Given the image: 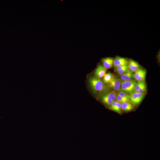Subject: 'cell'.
Instances as JSON below:
<instances>
[{
	"mask_svg": "<svg viewBox=\"0 0 160 160\" xmlns=\"http://www.w3.org/2000/svg\"><path fill=\"white\" fill-rule=\"evenodd\" d=\"M109 108L118 113L121 114V103L116 100L113 101L109 106Z\"/></svg>",
	"mask_w": 160,
	"mask_h": 160,
	"instance_id": "30bf717a",
	"label": "cell"
},
{
	"mask_svg": "<svg viewBox=\"0 0 160 160\" xmlns=\"http://www.w3.org/2000/svg\"><path fill=\"white\" fill-rule=\"evenodd\" d=\"M88 81L90 87L95 94H99L109 89L107 84L103 80L96 76L90 77Z\"/></svg>",
	"mask_w": 160,
	"mask_h": 160,
	"instance_id": "6da1fadb",
	"label": "cell"
},
{
	"mask_svg": "<svg viewBox=\"0 0 160 160\" xmlns=\"http://www.w3.org/2000/svg\"><path fill=\"white\" fill-rule=\"evenodd\" d=\"M98 95L102 102L108 106L116 100V92L109 89L99 94Z\"/></svg>",
	"mask_w": 160,
	"mask_h": 160,
	"instance_id": "7a4b0ae2",
	"label": "cell"
},
{
	"mask_svg": "<svg viewBox=\"0 0 160 160\" xmlns=\"http://www.w3.org/2000/svg\"><path fill=\"white\" fill-rule=\"evenodd\" d=\"M145 94L134 92L130 94L129 101L133 105H138L144 98Z\"/></svg>",
	"mask_w": 160,
	"mask_h": 160,
	"instance_id": "5b68a950",
	"label": "cell"
},
{
	"mask_svg": "<svg viewBox=\"0 0 160 160\" xmlns=\"http://www.w3.org/2000/svg\"><path fill=\"white\" fill-rule=\"evenodd\" d=\"M106 71L107 69L103 65H99L95 70V76L100 79H102L106 74Z\"/></svg>",
	"mask_w": 160,
	"mask_h": 160,
	"instance_id": "ba28073f",
	"label": "cell"
},
{
	"mask_svg": "<svg viewBox=\"0 0 160 160\" xmlns=\"http://www.w3.org/2000/svg\"><path fill=\"white\" fill-rule=\"evenodd\" d=\"M137 82L133 79L129 81H123L121 80V87L119 92H123L129 94L135 92L134 87Z\"/></svg>",
	"mask_w": 160,
	"mask_h": 160,
	"instance_id": "3957f363",
	"label": "cell"
},
{
	"mask_svg": "<svg viewBox=\"0 0 160 160\" xmlns=\"http://www.w3.org/2000/svg\"><path fill=\"white\" fill-rule=\"evenodd\" d=\"M116 92L121 97L129 99L130 94L121 92Z\"/></svg>",
	"mask_w": 160,
	"mask_h": 160,
	"instance_id": "ac0fdd59",
	"label": "cell"
},
{
	"mask_svg": "<svg viewBox=\"0 0 160 160\" xmlns=\"http://www.w3.org/2000/svg\"><path fill=\"white\" fill-rule=\"evenodd\" d=\"M134 73L133 72L128 70L124 74L121 75L120 77V79L123 81H129L131 80L134 78Z\"/></svg>",
	"mask_w": 160,
	"mask_h": 160,
	"instance_id": "4fadbf2b",
	"label": "cell"
},
{
	"mask_svg": "<svg viewBox=\"0 0 160 160\" xmlns=\"http://www.w3.org/2000/svg\"><path fill=\"white\" fill-rule=\"evenodd\" d=\"M146 73L145 70L140 68L135 72L133 78L137 82L145 81Z\"/></svg>",
	"mask_w": 160,
	"mask_h": 160,
	"instance_id": "8992f818",
	"label": "cell"
},
{
	"mask_svg": "<svg viewBox=\"0 0 160 160\" xmlns=\"http://www.w3.org/2000/svg\"><path fill=\"white\" fill-rule=\"evenodd\" d=\"M127 67L128 70L132 72H135L140 68L139 64L137 62L132 60H130L128 62Z\"/></svg>",
	"mask_w": 160,
	"mask_h": 160,
	"instance_id": "8fae6325",
	"label": "cell"
},
{
	"mask_svg": "<svg viewBox=\"0 0 160 160\" xmlns=\"http://www.w3.org/2000/svg\"><path fill=\"white\" fill-rule=\"evenodd\" d=\"M115 76L112 73L108 72L106 73L103 77V81L106 84H107L110 82Z\"/></svg>",
	"mask_w": 160,
	"mask_h": 160,
	"instance_id": "9a60e30c",
	"label": "cell"
},
{
	"mask_svg": "<svg viewBox=\"0 0 160 160\" xmlns=\"http://www.w3.org/2000/svg\"><path fill=\"white\" fill-rule=\"evenodd\" d=\"M135 92L145 94L146 92L147 87L145 81L137 82L134 87Z\"/></svg>",
	"mask_w": 160,
	"mask_h": 160,
	"instance_id": "52a82bcc",
	"label": "cell"
},
{
	"mask_svg": "<svg viewBox=\"0 0 160 160\" xmlns=\"http://www.w3.org/2000/svg\"><path fill=\"white\" fill-rule=\"evenodd\" d=\"M128 70L127 65L124 68L116 71L118 74L121 75Z\"/></svg>",
	"mask_w": 160,
	"mask_h": 160,
	"instance_id": "e0dca14e",
	"label": "cell"
},
{
	"mask_svg": "<svg viewBox=\"0 0 160 160\" xmlns=\"http://www.w3.org/2000/svg\"><path fill=\"white\" fill-rule=\"evenodd\" d=\"M128 62L125 58L117 57L114 59L113 66L115 67L120 65H127Z\"/></svg>",
	"mask_w": 160,
	"mask_h": 160,
	"instance_id": "9c48e42d",
	"label": "cell"
},
{
	"mask_svg": "<svg viewBox=\"0 0 160 160\" xmlns=\"http://www.w3.org/2000/svg\"><path fill=\"white\" fill-rule=\"evenodd\" d=\"M108 88L115 92L120 91L121 87V80L115 76L113 79L109 83L107 84Z\"/></svg>",
	"mask_w": 160,
	"mask_h": 160,
	"instance_id": "277c9868",
	"label": "cell"
},
{
	"mask_svg": "<svg viewBox=\"0 0 160 160\" xmlns=\"http://www.w3.org/2000/svg\"><path fill=\"white\" fill-rule=\"evenodd\" d=\"M121 108L125 112H129L133 110L134 106L133 104L128 101L121 103Z\"/></svg>",
	"mask_w": 160,
	"mask_h": 160,
	"instance_id": "5bb4252c",
	"label": "cell"
},
{
	"mask_svg": "<svg viewBox=\"0 0 160 160\" xmlns=\"http://www.w3.org/2000/svg\"><path fill=\"white\" fill-rule=\"evenodd\" d=\"M116 100L121 103L124 102L129 101V99L121 97L116 92Z\"/></svg>",
	"mask_w": 160,
	"mask_h": 160,
	"instance_id": "2e32d148",
	"label": "cell"
},
{
	"mask_svg": "<svg viewBox=\"0 0 160 160\" xmlns=\"http://www.w3.org/2000/svg\"><path fill=\"white\" fill-rule=\"evenodd\" d=\"M114 59L111 57H106L102 60L103 66L106 69L110 68L113 66Z\"/></svg>",
	"mask_w": 160,
	"mask_h": 160,
	"instance_id": "7c38bea8",
	"label": "cell"
}]
</instances>
